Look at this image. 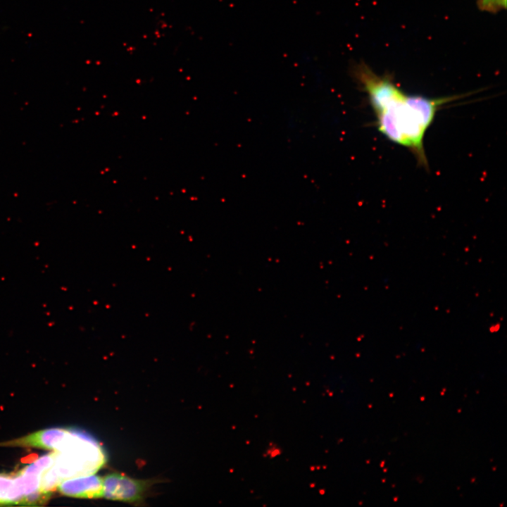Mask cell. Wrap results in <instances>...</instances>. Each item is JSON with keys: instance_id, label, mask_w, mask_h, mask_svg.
<instances>
[{"instance_id": "obj_10", "label": "cell", "mask_w": 507, "mask_h": 507, "mask_svg": "<svg viewBox=\"0 0 507 507\" xmlns=\"http://www.w3.org/2000/svg\"><path fill=\"white\" fill-rule=\"evenodd\" d=\"M477 6L482 11L496 13L506 8V0H478Z\"/></svg>"}, {"instance_id": "obj_4", "label": "cell", "mask_w": 507, "mask_h": 507, "mask_svg": "<svg viewBox=\"0 0 507 507\" xmlns=\"http://www.w3.org/2000/svg\"><path fill=\"white\" fill-rule=\"evenodd\" d=\"M58 489L68 496L99 499L103 497V479L94 474L70 477L62 480Z\"/></svg>"}, {"instance_id": "obj_3", "label": "cell", "mask_w": 507, "mask_h": 507, "mask_svg": "<svg viewBox=\"0 0 507 507\" xmlns=\"http://www.w3.org/2000/svg\"><path fill=\"white\" fill-rule=\"evenodd\" d=\"M103 497L135 506L145 505L152 487L159 478L137 479L119 472H111L102 477Z\"/></svg>"}, {"instance_id": "obj_9", "label": "cell", "mask_w": 507, "mask_h": 507, "mask_svg": "<svg viewBox=\"0 0 507 507\" xmlns=\"http://www.w3.org/2000/svg\"><path fill=\"white\" fill-rule=\"evenodd\" d=\"M56 451L42 456L33 463L21 470L28 473L42 475L47 469L54 465Z\"/></svg>"}, {"instance_id": "obj_8", "label": "cell", "mask_w": 507, "mask_h": 507, "mask_svg": "<svg viewBox=\"0 0 507 507\" xmlns=\"http://www.w3.org/2000/svg\"><path fill=\"white\" fill-rule=\"evenodd\" d=\"M61 481L62 480L51 466L42 475L39 490L42 493L50 494V492L58 488Z\"/></svg>"}, {"instance_id": "obj_2", "label": "cell", "mask_w": 507, "mask_h": 507, "mask_svg": "<svg viewBox=\"0 0 507 507\" xmlns=\"http://www.w3.org/2000/svg\"><path fill=\"white\" fill-rule=\"evenodd\" d=\"M100 446L89 435L76 430L70 432L58 451L53 468L65 479L94 474L104 464Z\"/></svg>"}, {"instance_id": "obj_5", "label": "cell", "mask_w": 507, "mask_h": 507, "mask_svg": "<svg viewBox=\"0 0 507 507\" xmlns=\"http://www.w3.org/2000/svg\"><path fill=\"white\" fill-rule=\"evenodd\" d=\"M70 430L63 428L42 430L14 440L11 444L32 446L58 451Z\"/></svg>"}, {"instance_id": "obj_7", "label": "cell", "mask_w": 507, "mask_h": 507, "mask_svg": "<svg viewBox=\"0 0 507 507\" xmlns=\"http://www.w3.org/2000/svg\"><path fill=\"white\" fill-rule=\"evenodd\" d=\"M41 476L42 475L25 472L22 470L14 475L16 484L24 498L31 494L40 491Z\"/></svg>"}, {"instance_id": "obj_1", "label": "cell", "mask_w": 507, "mask_h": 507, "mask_svg": "<svg viewBox=\"0 0 507 507\" xmlns=\"http://www.w3.org/2000/svg\"><path fill=\"white\" fill-rule=\"evenodd\" d=\"M352 73L368 96L377 130L389 141L407 149L420 166L429 168L424 145L426 132L441 108L465 96L409 94L389 75L376 73L365 63L356 65Z\"/></svg>"}, {"instance_id": "obj_6", "label": "cell", "mask_w": 507, "mask_h": 507, "mask_svg": "<svg viewBox=\"0 0 507 507\" xmlns=\"http://www.w3.org/2000/svg\"><path fill=\"white\" fill-rule=\"evenodd\" d=\"M23 499L14 475L0 474V504H23Z\"/></svg>"}]
</instances>
